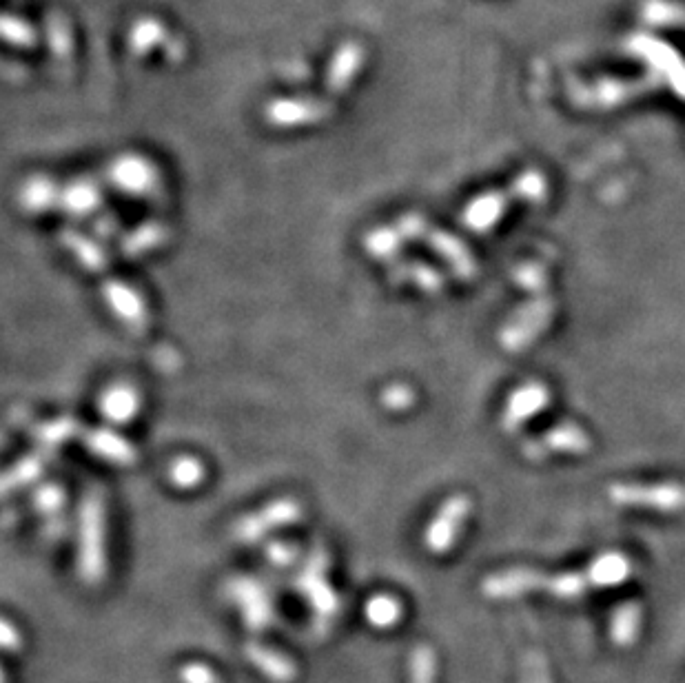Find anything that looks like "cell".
Listing matches in <instances>:
<instances>
[{"instance_id": "obj_1", "label": "cell", "mask_w": 685, "mask_h": 683, "mask_svg": "<svg viewBox=\"0 0 685 683\" xmlns=\"http://www.w3.org/2000/svg\"><path fill=\"white\" fill-rule=\"evenodd\" d=\"M546 196V180L539 173H526L513 187L499 193H488V196L470 202L464 211V224L470 231H488L502 220L506 209L515 202H537Z\"/></svg>"}, {"instance_id": "obj_2", "label": "cell", "mask_w": 685, "mask_h": 683, "mask_svg": "<svg viewBox=\"0 0 685 683\" xmlns=\"http://www.w3.org/2000/svg\"><path fill=\"white\" fill-rule=\"evenodd\" d=\"M397 231L402 233L404 240L426 242L428 247L437 251V256H442L448 264H451V269L455 271V275H459V278L470 280L477 275V264L473 256H470V251L466 249V244L462 240L448 236V233L444 231L428 227V224L419 216H404L400 220V229Z\"/></svg>"}, {"instance_id": "obj_3", "label": "cell", "mask_w": 685, "mask_h": 683, "mask_svg": "<svg viewBox=\"0 0 685 683\" xmlns=\"http://www.w3.org/2000/svg\"><path fill=\"white\" fill-rule=\"evenodd\" d=\"M610 497L621 506L652 508V511L672 513L685 506V488L679 484H657V486H635L621 484L610 488Z\"/></svg>"}, {"instance_id": "obj_4", "label": "cell", "mask_w": 685, "mask_h": 683, "mask_svg": "<svg viewBox=\"0 0 685 683\" xmlns=\"http://www.w3.org/2000/svg\"><path fill=\"white\" fill-rule=\"evenodd\" d=\"M470 513V499L466 495H455L439 508V513L426 530V548L431 553H446L457 542L466 517Z\"/></svg>"}, {"instance_id": "obj_5", "label": "cell", "mask_w": 685, "mask_h": 683, "mask_svg": "<svg viewBox=\"0 0 685 683\" xmlns=\"http://www.w3.org/2000/svg\"><path fill=\"white\" fill-rule=\"evenodd\" d=\"M552 318V302L546 298H539L537 302L528 304L524 311H519L513 322L506 326L502 333V342L506 349L519 351L521 346H526L530 340H535L537 335L546 329Z\"/></svg>"}, {"instance_id": "obj_6", "label": "cell", "mask_w": 685, "mask_h": 683, "mask_svg": "<svg viewBox=\"0 0 685 683\" xmlns=\"http://www.w3.org/2000/svg\"><path fill=\"white\" fill-rule=\"evenodd\" d=\"M331 114L324 100L311 98H280L267 107V120L273 127H298L320 122Z\"/></svg>"}, {"instance_id": "obj_7", "label": "cell", "mask_w": 685, "mask_h": 683, "mask_svg": "<svg viewBox=\"0 0 685 683\" xmlns=\"http://www.w3.org/2000/svg\"><path fill=\"white\" fill-rule=\"evenodd\" d=\"M109 178L114 180V185L134 196H142L149 193L158 185V171L151 165L149 160L140 156H122L118 158L109 169Z\"/></svg>"}, {"instance_id": "obj_8", "label": "cell", "mask_w": 685, "mask_h": 683, "mask_svg": "<svg viewBox=\"0 0 685 683\" xmlns=\"http://www.w3.org/2000/svg\"><path fill=\"white\" fill-rule=\"evenodd\" d=\"M590 448V437L575 424H561L548 431L544 437L526 444L528 457H546L552 453H586Z\"/></svg>"}, {"instance_id": "obj_9", "label": "cell", "mask_w": 685, "mask_h": 683, "mask_svg": "<svg viewBox=\"0 0 685 683\" xmlns=\"http://www.w3.org/2000/svg\"><path fill=\"white\" fill-rule=\"evenodd\" d=\"M550 402V391L544 384H526L517 389L506 404L504 411V428L506 431H517V428L535 417L539 411H544Z\"/></svg>"}, {"instance_id": "obj_10", "label": "cell", "mask_w": 685, "mask_h": 683, "mask_svg": "<svg viewBox=\"0 0 685 683\" xmlns=\"http://www.w3.org/2000/svg\"><path fill=\"white\" fill-rule=\"evenodd\" d=\"M541 577H544V573H539V570L513 568L488 577L482 590L488 599H515L526 593L541 590Z\"/></svg>"}, {"instance_id": "obj_11", "label": "cell", "mask_w": 685, "mask_h": 683, "mask_svg": "<svg viewBox=\"0 0 685 683\" xmlns=\"http://www.w3.org/2000/svg\"><path fill=\"white\" fill-rule=\"evenodd\" d=\"M360 65H362L360 45H355V43L342 45L331 60L329 76H326V87L335 91V94H340V91H344L351 85V80L355 78Z\"/></svg>"}, {"instance_id": "obj_12", "label": "cell", "mask_w": 685, "mask_h": 683, "mask_svg": "<svg viewBox=\"0 0 685 683\" xmlns=\"http://www.w3.org/2000/svg\"><path fill=\"white\" fill-rule=\"evenodd\" d=\"M105 298L109 300L111 309L116 311V315H120L122 320L129 322V326H136V329H140V326L147 324L145 304H142L140 295L131 291L129 287H125V284H120V282L107 284Z\"/></svg>"}, {"instance_id": "obj_13", "label": "cell", "mask_w": 685, "mask_h": 683, "mask_svg": "<svg viewBox=\"0 0 685 683\" xmlns=\"http://www.w3.org/2000/svg\"><path fill=\"white\" fill-rule=\"evenodd\" d=\"M588 573L592 577L595 588H610L619 586L632 573V564L626 555L621 553H606L599 555L595 562L588 566Z\"/></svg>"}, {"instance_id": "obj_14", "label": "cell", "mask_w": 685, "mask_h": 683, "mask_svg": "<svg viewBox=\"0 0 685 683\" xmlns=\"http://www.w3.org/2000/svg\"><path fill=\"white\" fill-rule=\"evenodd\" d=\"M167 29L160 23L158 18H140L134 23V27L129 29V49L134 52V56L145 58L149 56L153 49L162 47L167 43Z\"/></svg>"}, {"instance_id": "obj_15", "label": "cell", "mask_w": 685, "mask_h": 683, "mask_svg": "<svg viewBox=\"0 0 685 683\" xmlns=\"http://www.w3.org/2000/svg\"><path fill=\"white\" fill-rule=\"evenodd\" d=\"M641 630V606L628 601L615 610L610 621V637L617 648H630L635 644Z\"/></svg>"}, {"instance_id": "obj_16", "label": "cell", "mask_w": 685, "mask_h": 683, "mask_svg": "<svg viewBox=\"0 0 685 683\" xmlns=\"http://www.w3.org/2000/svg\"><path fill=\"white\" fill-rule=\"evenodd\" d=\"M595 588L592 584V577L586 570H577V573H561V575H552V577H541V590L544 593L555 595L559 599H577L581 595L590 593V590Z\"/></svg>"}, {"instance_id": "obj_17", "label": "cell", "mask_w": 685, "mask_h": 683, "mask_svg": "<svg viewBox=\"0 0 685 683\" xmlns=\"http://www.w3.org/2000/svg\"><path fill=\"white\" fill-rule=\"evenodd\" d=\"M138 406H140L138 393L131 389V386H122V384L109 389L105 395H102V402H100L102 415H105L111 422L131 420V417L136 415Z\"/></svg>"}, {"instance_id": "obj_18", "label": "cell", "mask_w": 685, "mask_h": 683, "mask_svg": "<svg viewBox=\"0 0 685 683\" xmlns=\"http://www.w3.org/2000/svg\"><path fill=\"white\" fill-rule=\"evenodd\" d=\"M83 508V559L85 570H94V564L100 562L94 555V548L100 550V535H102V506L98 499H85Z\"/></svg>"}, {"instance_id": "obj_19", "label": "cell", "mask_w": 685, "mask_h": 683, "mask_svg": "<svg viewBox=\"0 0 685 683\" xmlns=\"http://www.w3.org/2000/svg\"><path fill=\"white\" fill-rule=\"evenodd\" d=\"M100 202L98 187L91 185V182H74L67 189L58 193V207H63L69 213H76V216H83V213L94 211Z\"/></svg>"}, {"instance_id": "obj_20", "label": "cell", "mask_w": 685, "mask_h": 683, "mask_svg": "<svg viewBox=\"0 0 685 683\" xmlns=\"http://www.w3.org/2000/svg\"><path fill=\"white\" fill-rule=\"evenodd\" d=\"M87 444H89L91 451L100 457H105V460H109V462L131 464L136 460V453L131 451V446L125 440H120V437L111 435V433H100V431L91 433V435H87Z\"/></svg>"}, {"instance_id": "obj_21", "label": "cell", "mask_w": 685, "mask_h": 683, "mask_svg": "<svg viewBox=\"0 0 685 683\" xmlns=\"http://www.w3.org/2000/svg\"><path fill=\"white\" fill-rule=\"evenodd\" d=\"M0 40L7 45L23 47L29 49L34 47L36 40V29L27 23V20L12 16V14H0Z\"/></svg>"}, {"instance_id": "obj_22", "label": "cell", "mask_w": 685, "mask_h": 683, "mask_svg": "<svg viewBox=\"0 0 685 683\" xmlns=\"http://www.w3.org/2000/svg\"><path fill=\"white\" fill-rule=\"evenodd\" d=\"M58 193V187L51 180L34 178L23 189V202L32 211H47L51 207H58Z\"/></svg>"}, {"instance_id": "obj_23", "label": "cell", "mask_w": 685, "mask_h": 683, "mask_svg": "<svg viewBox=\"0 0 685 683\" xmlns=\"http://www.w3.org/2000/svg\"><path fill=\"white\" fill-rule=\"evenodd\" d=\"M393 278L400 282H413L419 289L431 291V293L442 289V284H444V275H439L431 267H424V264H419V262L400 264V267H395Z\"/></svg>"}, {"instance_id": "obj_24", "label": "cell", "mask_w": 685, "mask_h": 683, "mask_svg": "<svg viewBox=\"0 0 685 683\" xmlns=\"http://www.w3.org/2000/svg\"><path fill=\"white\" fill-rule=\"evenodd\" d=\"M63 242L67 249L74 251V256L83 262L87 269L98 271L102 267H107L105 256H102L100 249L91 240H85L83 236H78V233H63Z\"/></svg>"}, {"instance_id": "obj_25", "label": "cell", "mask_w": 685, "mask_h": 683, "mask_svg": "<svg viewBox=\"0 0 685 683\" xmlns=\"http://www.w3.org/2000/svg\"><path fill=\"white\" fill-rule=\"evenodd\" d=\"M402 233L393 229H377L373 233H368L366 238V249L375 258H393L397 251L402 249Z\"/></svg>"}, {"instance_id": "obj_26", "label": "cell", "mask_w": 685, "mask_h": 683, "mask_svg": "<svg viewBox=\"0 0 685 683\" xmlns=\"http://www.w3.org/2000/svg\"><path fill=\"white\" fill-rule=\"evenodd\" d=\"M366 615L368 619L373 621L375 626H380V628H388V626H393L397 619H400L402 615V608L400 604L393 597H375L371 604H368L366 608Z\"/></svg>"}, {"instance_id": "obj_27", "label": "cell", "mask_w": 685, "mask_h": 683, "mask_svg": "<svg viewBox=\"0 0 685 683\" xmlns=\"http://www.w3.org/2000/svg\"><path fill=\"white\" fill-rule=\"evenodd\" d=\"M437 659L428 646H419L411 657V683H435Z\"/></svg>"}, {"instance_id": "obj_28", "label": "cell", "mask_w": 685, "mask_h": 683, "mask_svg": "<svg viewBox=\"0 0 685 683\" xmlns=\"http://www.w3.org/2000/svg\"><path fill=\"white\" fill-rule=\"evenodd\" d=\"M169 475H171V482L176 486L191 488L202 482L204 468L198 460H193V457H180L178 462H173Z\"/></svg>"}, {"instance_id": "obj_29", "label": "cell", "mask_w": 685, "mask_h": 683, "mask_svg": "<svg viewBox=\"0 0 685 683\" xmlns=\"http://www.w3.org/2000/svg\"><path fill=\"white\" fill-rule=\"evenodd\" d=\"M47 40H49V49L54 52L58 58H67L71 56V49H74V43H71V32L63 18H49L47 23Z\"/></svg>"}, {"instance_id": "obj_30", "label": "cell", "mask_w": 685, "mask_h": 683, "mask_svg": "<svg viewBox=\"0 0 685 683\" xmlns=\"http://www.w3.org/2000/svg\"><path fill=\"white\" fill-rule=\"evenodd\" d=\"M521 683H552L548 661L539 650H530L521 664Z\"/></svg>"}, {"instance_id": "obj_31", "label": "cell", "mask_w": 685, "mask_h": 683, "mask_svg": "<svg viewBox=\"0 0 685 683\" xmlns=\"http://www.w3.org/2000/svg\"><path fill=\"white\" fill-rule=\"evenodd\" d=\"M162 240H165V229H162L160 224L158 227L156 224H149V227L134 233V238L127 242V251H131V256H138L142 251L158 247Z\"/></svg>"}, {"instance_id": "obj_32", "label": "cell", "mask_w": 685, "mask_h": 683, "mask_svg": "<svg viewBox=\"0 0 685 683\" xmlns=\"http://www.w3.org/2000/svg\"><path fill=\"white\" fill-rule=\"evenodd\" d=\"M384 404L393 411H402L406 406L413 404V391L404 384H395L388 391H384Z\"/></svg>"}, {"instance_id": "obj_33", "label": "cell", "mask_w": 685, "mask_h": 683, "mask_svg": "<svg viewBox=\"0 0 685 683\" xmlns=\"http://www.w3.org/2000/svg\"><path fill=\"white\" fill-rule=\"evenodd\" d=\"M517 282L524 284L526 289L539 291L546 284V275L539 267H533V264H530V267H524V269L517 271Z\"/></svg>"}, {"instance_id": "obj_34", "label": "cell", "mask_w": 685, "mask_h": 683, "mask_svg": "<svg viewBox=\"0 0 685 683\" xmlns=\"http://www.w3.org/2000/svg\"><path fill=\"white\" fill-rule=\"evenodd\" d=\"M38 502H40V508H45V511H56V508L63 504V491L56 486L45 488V491H40Z\"/></svg>"}, {"instance_id": "obj_35", "label": "cell", "mask_w": 685, "mask_h": 683, "mask_svg": "<svg viewBox=\"0 0 685 683\" xmlns=\"http://www.w3.org/2000/svg\"><path fill=\"white\" fill-rule=\"evenodd\" d=\"M162 47H165V52H167V56H169L171 60H178V58H182V52H184V49H182V43H180V40L167 38V43L162 45Z\"/></svg>"}]
</instances>
